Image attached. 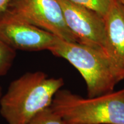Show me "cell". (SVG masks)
I'll return each mask as SVG.
<instances>
[{
	"instance_id": "1",
	"label": "cell",
	"mask_w": 124,
	"mask_h": 124,
	"mask_svg": "<svg viewBox=\"0 0 124 124\" xmlns=\"http://www.w3.org/2000/svg\"><path fill=\"white\" fill-rule=\"evenodd\" d=\"M64 84L62 78H49L42 71L28 72L10 83L0 99V113L7 124H28L51 106Z\"/></svg>"
},
{
	"instance_id": "2",
	"label": "cell",
	"mask_w": 124,
	"mask_h": 124,
	"mask_svg": "<svg viewBox=\"0 0 124 124\" xmlns=\"http://www.w3.org/2000/svg\"><path fill=\"white\" fill-rule=\"evenodd\" d=\"M51 107L67 124H124V89L86 98L59 90Z\"/></svg>"
},
{
	"instance_id": "3",
	"label": "cell",
	"mask_w": 124,
	"mask_h": 124,
	"mask_svg": "<svg viewBox=\"0 0 124 124\" xmlns=\"http://www.w3.org/2000/svg\"><path fill=\"white\" fill-rule=\"evenodd\" d=\"M48 51L56 56L67 60L78 70L86 82L88 97L112 92L118 82L103 51L58 37Z\"/></svg>"
},
{
	"instance_id": "4",
	"label": "cell",
	"mask_w": 124,
	"mask_h": 124,
	"mask_svg": "<svg viewBox=\"0 0 124 124\" xmlns=\"http://www.w3.org/2000/svg\"><path fill=\"white\" fill-rule=\"evenodd\" d=\"M4 10L59 38L78 43L65 23L57 0H10Z\"/></svg>"
},
{
	"instance_id": "5",
	"label": "cell",
	"mask_w": 124,
	"mask_h": 124,
	"mask_svg": "<svg viewBox=\"0 0 124 124\" xmlns=\"http://www.w3.org/2000/svg\"><path fill=\"white\" fill-rule=\"evenodd\" d=\"M65 23L77 42L105 53L104 18L95 12L70 0H57Z\"/></svg>"
},
{
	"instance_id": "6",
	"label": "cell",
	"mask_w": 124,
	"mask_h": 124,
	"mask_svg": "<svg viewBox=\"0 0 124 124\" xmlns=\"http://www.w3.org/2000/svg\"><path fill=\"white\" fill-rule=\"evenodd\" d=\"M56 38L5 10L0 13V39L16 51L49 50Z\"/></svg>"
},
{
	"instance_id": "7",
	"label": "cell",
	"mask_w": 124,
	"mask_h": 124,
	"mask_svg": "<svg viewBox=\"0 0 124 124\" xmlns=\"http://www.w3.org/2000/svg\"><path fill=\"white\" fill-rule=\"evenodd\" d=\"M104 21L105 54L119 82L124 79V9L119 0H111Z\"/></svg>"
},
{
	"instance_id": "8",
	"label": "cell",
	"mask_w": 124,
	"mask_h": 124,
	"mask_svg": "<svg viewBox=\"0 0 124 124\" xmlns=\"http://www.w3.org/2000/svg\"><path fill=\"white\" fill-rule=\"evenodd\" d=\"M16 56V51L0 39V78L8 73Z\"/></svg>"
},
{
	"instance_id": "9",
	"label": "cell",
	"mask_w": 124,
	"mask_h": 124,
	"mask_svg": "<svg viewBox=\"0 0 124 124\" xmlns=\"http://www.w3.org/2000/svg\"><path fill=\"white\" fill-rule=\"evenodd\" d=\"M28 124H67V123L50 106L38 113Z\"/></svg>"
},
{
	"instance_id": "10",
	"label": "cell",
	"mask_w": 124,
	"mask_h": 124,
	"mask_svg": "<svg viewBox=\"0 0 124 124\" xmlns=\"http://www.w3.org/2000/svg\"><path fill=\"white\" fill-rule=\"evenodd\" d=\"M95 12L103 18L108 13L111 0H70Z\"/></svg>"
},
{
	"instance_id": "11",
	"label": "cell",
	"mask_w": 124,
	"mask_h": 124,
	"mask_svg": "<svg viewBox=\"0 0 124 124\" xmlns=\"http://www.w3.org/2000/svg\"><path fill=\"white\" fill-rule=\"evenodd\" d=\"M10 0H0V13L4 11Z\"/></svg>"
},
{
	"instance_id": "12",
	"label": "cell",
	"mask_w": 124,
	"mask_h": 124,
	"mask_svg": "<svg viewBox=\"0 0 124 124\" xmlns=\"http://www.w3.org/2000/svg\"><path fill=\"white\" fill-rule=\"evenodd\" d=\"M119 1H120L122 7H123V8L124 9V0H119Z\"/></svg>"
},
{
	"instance_id": "13",
	"label": "cell",
	"mask_w": 124,
	"mask_h": 124,
	"mask_svg": "<svg viewBox=\"0 0 124 124\" xmlns=\"http://www.w3.org/2000/svg\"><path fill=\"white\" fill-rule=\"evenodd\" d=\"M2 95V87H1V86H0V99H1V96Z\"/></svg>"
}]
</instances>
